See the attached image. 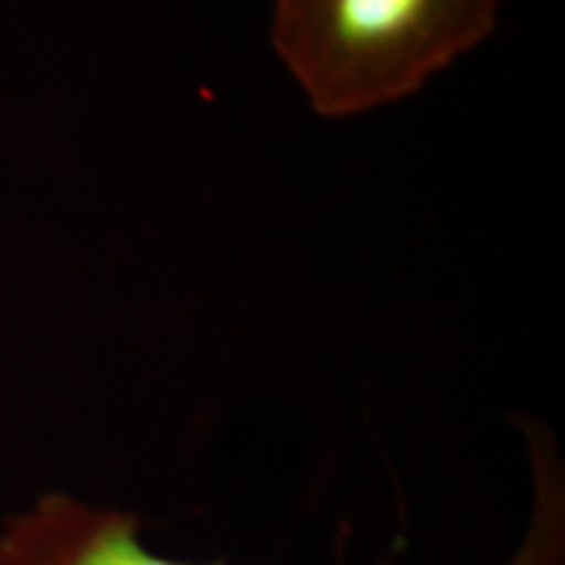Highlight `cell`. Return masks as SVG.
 Returning a JSON list of instances; mask_svg holds the SVG:
<instances>
[{
	"instance_id": "obj_2",
	"label": "cell",
	"mask_w": 565,
	"mask_h": 565,
	"mask_svg": "<svg viewBox=\"0 0 565 565\" xmlns=\"http://www.w3.org/2000/svg\"><path fill=\"white\" fill-rule=\"evenodd\" d=\"M531 471V509L522 541L505 565H565V459L556 434L515 415ZM0 565H226L185 563L145 544L129 509L44 490L0 522Z\"/></svg>"
},
{
	"instance_id": "obj_1",
	"label": "cell",
	"mask_w": 565,
	"mask_h": 565,
	"mask_svg": "<svg viewBox=\"0 0 565 565\" xmlns=\"http://www.w3.org/2000/svg\"><path fill=\"white\" fill-rule=\"evenodd\" d=\"M505 0H270V51L321 120L403 104L500 29Z\"/></svg>"
}]
</instances>
